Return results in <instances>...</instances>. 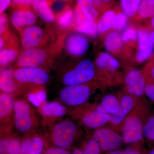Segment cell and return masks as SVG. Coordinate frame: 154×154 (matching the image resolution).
<instances>
[{
	"mask_svg": "<svg viewBox=\"0 0 154 154\" xmlns=\"http://www.w3.org/2000/svg\"><path fill=\"white\" fill-rule=\"evenodd\" d=\"M40 120L33 106L26 99H17L14 102V125L22 133H28L36 130Z\"/></svg>",
	"mask_w": 154,
	"mask_h": 154,
	"instance_id": "obj_1",
	"label": "cell"
},
{
	"mask_svg": "<svg viewBox=\"0 0 154 154\" xmlns=\"http://www.w3.org/2000/svg\"><path fill=\"white\" fill-rule=\"evenodd\" d=\"M77 125L70 119L57 122L51 126L50 140L53 146L67 149L71 146L79 135Z\"/></svg>",
	"mask_w": 154,
	"mask_h": 154,
	"instance_id": "obj_2",
	"label": "cell"
},
{
	"mask_svg": "<svg viewBox=\"0 0 154 154\" xmlns=\"http://www.w3.org/2000/svg\"><path fill=\"white\" fill-rule=\"evenodd\" d=\"M93 85L87 83L77 85L66 86L58 94L60 102L68 106H79L86 103L94 92Z\"/></svg>",
	"mask_w": 154,
	"mask_h": 154,
	"instance_id": "obj_3",
	"label": "cell"
},
{
	"mask_svg": "<svg viewBox=\"0 0 154 154\" xmlns=\"http://www.w3.org/2000/svg\"><path fill=\"white\" fill-rule=\"evenodd\" d=\"M95 74L96 71L93 62L90 60H85L63 75V82L66 86L85 84L92 81Z\"/></svg>",
	"mask_w": 154,
	"mask_h": 154,
	"instance_id": "obj_4",
	"label": "cell"
},
{
	"mask_svg": "<svg viewBox=\"0 0 154 154\" xmlns=\"http://www.w3.org/2000/svg\"><path fill=\"white\" fill-rule=\"evenodd\" d=\"M143 121L141 115L133 113L125 119L122 137L125 143H134L143 139Z\"/></svg>",
	"mask_w": 154,
	"mask_h": 154,
	"instance_id": "obj_5",
	"label": "cell"
},
{
	"mask_svg": "<svg viewBox=\"0 0 154 154\" xmlns=\"http://www.w3.org/2000/svg\"><path fill=\"white\" fill-rule=\"evenodd\" d=\"M14 77L21 84L38 86L46 84L49 79L48 72L39 68H19L14 72Z\"/></svg>",
	"mask_w": 154,
	"mask_h": 154,
	"instance_id": "obj_6",
	"label": "cell"
},
{
	"mask_svg": "<svg viewBox=\"0 0 154 154\" xmlns=\"http://www.w3.org/2000/svg\"><path fill=\"white\" fill-rule=\"evenodd\" d=\"M37 111L43 119L45 125L52 126L67 113L66 107L58 102L43 101L37 106Z\"/></svg>",
	"mask_w": 154,
	"mask_h": 154,
	"instance_id": "obj_7",
	"label": "cell"
},
{
	"mask_svg": "<svg viewBox=\"0 0 154 154\" xmlns=\"http://www.w3.org/2000/svg\"><path fill=\"white\" fill-rule=\"evenodd\" d=\"M93 139L99 143L101 149L105 151L115 150L124 143L122 136L114 131L106 128L96 130L93 133Z\"/></svg>",
	"mask_w": 154,
	"mask_h": 154,
	"instance_id": "obj_8",
	"label": "cell"
},
{
	"mask_svg": "<svg viewBox=\"0 0 154 154\" xmlns=\"http://www.w3.org/2000/svg\"><path fill=\"white\" fill-rule=\"evenodd\" d=\"M13 96L2 92L0 94L1 133L10 132L14 124L15 100Z\"/></svg>",
	"mask_w": 154,
	"mask_h": 154,
	"instance_id": "obj_9",
	"label": "cell"
},
{
	"mask_svg": "<svg viewBox=\"0 0 154 154\" xmlns=\"http://www.w3.org/2000/svg\"><path fill=\"white\" fill-rule=\"evenodd\" d=\"M46 53L40 48L25 50L17 59V63L19 68H39L46 60Z\"/></svg>",
	"mask_w": 154,
	"mask_h": 154,
	"instance_id": "obj_10",
	"label": "cell"
},
{
	"mask_svg": "<svg viewBox=\"0 0 154 154\" xmlns=\"http://www.w3.org/2000/svg\"><path fill=\"white\" fill-rule=\"evenodd\" d=\"M45 149L43 137L35 130L25 134L22 140V149L19 154H42Z\"/></svg>",
	"mask_w": 154,
	"mask_h": 154,
	"instance_id": "obj_11",
	"label": "cell"
},
{
	"mask_svg": "<svg viewBox=\"0 0 154 154\" xmlns=\"http://www.w3.org/2000/svg\"><path fill=\"white\" fill-rule=\"evenodd\" d=\"M127 90L133 96H140L144 93L145 79L143 73L137 69H132L127 74L125 77Z\"/></svg>",
	"mask_w": 154,
	"mask_h": 154,
	"instance_id": "obj_12",
	"label": "cell"
},
{
	"mask_svg": "<svg viewBox=\"0 0 154 154\" xmlns=\"http://www.w3.org/2000/svg\"><path fill=\"white\" fill-rule=\"evenodd\" d=\"M112 118V115L102 113L96 110L84 112L80 116L81 123L89 128L95 129L105 125Z\"/></svg>",
	"mask_w": 154,
	"mask_h": 154,
	"instance_id": "obj_13",
	"label": "cell"
},
{
	"mask_svg": "<svg viewBox=\"0 0 154 154\" xmlns=\"http://www.w3.org/2000/svg\"><path fill=\"white\" fill-rule=\"evenodd\" d=\"M138 50L136 59L139 62H143L148 58L153 51L154 44L146 30H142L138 32Z\"/></svg>",
	"mask_w": 154,
	"mask_h": 154,
	"instance_id": "obj_14",
	"label": "cell"
},
{
	"mask_svg": "<svg viewBox=\"0 0 154 154\" xmlns=\"http://www.w3.org/2000/svg\"><path fill=\"white\" fill-rule=\"evenodd\" d=\"M76 30L92 36H96L98 29L94 20L86 17L78 6L75 10Z\"/></svg>",
	"mask_w": 154,
	"mask_h": 154,
	"instance_id": "obj_15",
	"label": "cell"
},
{
	"mask_svg": "<svg viewBox=\"0 0 154 154\" xmlns=\"http://www.w3.org/2000/svg\"><path fill=\"white\" fill-rule=\"evenodd\" d=\"M66 48L69 54L74 56L83 55L87 51L88 42L87 38L78 33L70 34L67 38Z\"/></svg>",
	"mask_w": 154,
	"mask_h": 154,
	"instance_id": "obj_16",
	"label": "cell"
},
{
	"mask_svg": "<svg viewBox=\"0 0 154 154\" xmlns=\"http://www.w3.org/2000/svg\"><path fill=\"white\" fill-rule=\"evenodd\" d=\"M43 32L38 26L31 25L25 28L22 32V45L25 49L36 47L41 40Z\"/></svg>",
	"mask_w": 154,
	"mask_h": 154,
	"instance_id": "obj_17",
	"label": "cell"
},
{
	"mask_svg": "<svg viewBox=\"0 0 154 154\" xmlns=\"http://www.w3.org/2000/svg\"><path fill=\"white\" fill-rule=\"evenodd\" d=\"M120 106L118 113L112 115V118L109 122L113 125H118L122 122L129 115L134 107L135 102L132 96L124 95L122 96L119 101Z\"/></svg>",
	"mask_w": 154,
	"mask_h": 154,
	"instance_id": "obj_18",
	"label": "cell"
},
{
	"mask_svg": "<svg viewBox=\"0 0 154 154\" xmlns=\"http://www.w3.org/2000/svg\"><path fill=\"white\" fill-rule=\"evenodd\" d=\"M13 25L17 28L33 25L36 22L35 14L28 10H19L14 11L11 16Z\"/></svg>",
	"mask_w": 154,
	"mask_h": 154,
	"instance_id": "obj_19",
	"label": "cell"
},
{
	"mask_svg": "<svg viewBox=\"0 0 154 154\" xmlns=\"http://www.w3.org/2000/svg\"><path fill=\"white\" fill-rule=\"evenodd\" d=\"M119 106L120 103L116 97L112 94H107L103 97L96 110L102 113L114 115L118 113Z\"/></svg>",
	"mask_w": 154,
	"mask_h": 154,
	"instance_id": "obj_20",
	"label": "cell"
},
{
	"mask_svg": "<svg viewBox=\"0 0 154 154\" xmlns=\"http://www.w3.org/2000/svg\"><path fill=\"white\" fill-rule=\"evenodd\" d=\"M96 64L100 69L111 72L116 71L120 66L118 61L106 52L99 54L96 59Z\"/></svg>",
	"mask_w": 154,
	"mask_h": 154,
	"instance_id": "obj_21",
	"label": "cell"
},
{
	"mask_svg": "<svg viewBox=\"0 0 154 154\" xmlns=\"http://www.w3.org/2000/svg\"><path fill=\"white\" fill-rule=\"evenodd\" d=\"M13 79L14 72L11 69H5L1 72V92L12 95L16 93L17 87Z\"/></svg>",
	"mask_w": 154,
	"mask_h": 154,
	"instance_id": "obj_22",
	"label": "cell"
},
{
	"mask_svg": "<svg viewBox=\"0 0 154 154\" xmlns=\"http://www.w3.org/2000/svg\"><path fill=\"white\" fill-rule=\"evenodd\" d=\"M32 5L36 14L42 20L48 22L53 21L54 16L46 0H34Z\"/></svg>",
	"mask_w": 154,
	"mask_h": 154,
	"instance_id": "obj_23",
	"label": "cell"
},
{
	"mask_svg": "<svg viewBox=\"0 0 154 154\" xmlns=\"http://www.w3.org/2000/svg\"><path fill=\"white\" fill-rule=\"evenodd\" d=\"M122 38L120 34L116 31L108 33L105 38V46L107 51L115 53L120 49L122 45Z\"/></svg>",
	"mask_w": 154,
	"mask_h": 154,
	"instance_id": "obj_24",
	"label": "cell"
},
{
	"mask_svg": "<svg viewBox=\"0 0 154 154\" xmlns=\"http://www.w3.org/2000/svg\"><path fill=\"white\" fill-rule=\"evenodd\" d=\"M143 138L149 148L154 146V114L149 115L143 125Z\"/></svg>",
	"mask_w": 154,
	"mask_h": 154,
	"instance_id": "obj_25",
	"label": "cell"
},
{
	"mask_svg": "<svg viewBox=\"0 0 154 154\" xmlns=\"http://www.w3.org/2000/svg\"><path fill=\"white\" fill-rule=\"evenodd\" d=\"M77 3L86 17L94 21L97 19L98 13L94 7V0H77Z\"/></svg>",
	"mask_w": 154,
	"mask_h": 154,
	"instance_id": "obj_26",
	"label": "cell"
},
{
	"mask_svg": "<svg viewBox=\"0 0 154 154\" xmlns=\"http://www.w3.org/2000/svg\"><path fill=\"white\" fill-rule=\"evenodd\" d=\"M116 14L112 10L106 11L102 15L98 24V29L101 33H104L112 27Z\"/></svg>",
	"mask_w": 154,
	"mask_h": 154,
	"instance_id": "obj_27",
	"label": "cell"
},
{
	"mask_svg": "<svg viewBox=\"0 0 154 154\" xmlns=\"http://www.w3.org/2000/svg\"><path fill=\"white\" fill-rule=\"evenodd\" d=\"M142 0H121L123 13L127 17H132L136 14Z\"/></svg>",
	"mask_w": 154,
	"mask_h": 154,
	"instance_id": "obj_28",
	"label": "cell"
},
{
	"mask_svg": "<svg viewBox=\"0 0 154 154\" xmlns=\"http://www.w3.org/2000/svg\"><path fill=\"white\" fill-rule=\"evenodd\" d=\"M139 16L142 19L154 16V0H142L138 11Z\"/></svg>",
	"mask_w": 154,
	"mask_h": 154,
	"instance_id": "obj_29",
	"label": "cell"
},
{
	"mask_svg": "<svg viewBox=\"0 0 154 154\" xmlns=\"http://www.w3.org/2000/svg\"><path fill=\"white\" fill-rule=\"evenodd\" d=\"M9 136L7 147V154H19L22 149V140L19 137Z\"/></svg>",
	"mask_w": 154,
	"mask_h": 154,
	"instance_id": "obj_30",
	"label": "cell"
},
{
	"mask_svg": "<svg viewBox=\"0 0 154 154\" xmlns=\"http://www.w3.org/2000/svg\"><path fill=\"white\" fill-rule=\"evenodd\" d=\"M16 51L11 49H4L0 52V63L2 66H6L14 61L17 57Z\"/></svg>",
	"mask_w": 154,
	"mask_h": 154,
	"instance_id": "obj_31",
	"label": "cell"
},
{
	"mask_svg": "<svg viewBox=\"0 0 154 154\" xmlns=\"http://www.w3.org/2000/svg\"><path fill=\"white\" fill-rule=\"evenodd\" d=\"M127 21V16L124 13H119L116 15L112 25V28L115 30H122L126 26Z\"/></svg>",
	"mask_w": 154,
	"mask_h": 154,
	"instance_id": "obj_32",
	"label": "cell"
},
{
	"mask_svg": "<svg viewBox=\"0 0 154 154\" xmlns=\"http://www.w3.org/2000/svg\"><path fill=\"white\" fill-rule=\"evenodd\" d=\"M143 74L146 82L144 93L147 97L154 103V81L147 75L143 73Z\"/></svg>",
	"mask_w": 154,
	"mask_h": 154,
	"instance_id": "obj_33",
	"label": "cell"
},
{
	"mask_svg": "<svg viewBox=\"0 0 154 154\" xmlns=\"http://www.w3.org/2000/svg\"><path fill=\"white\" fill-rule=\"evenodd\" d=\"M101 149L99 143L92 139L86 143L84 151L85 154H100Z\"/></svg>",
	"mask_w": 154,
	"mask_h": 154,
	"instance_id": "obj_34",
	"label": "cell"
},
{
	"mask_svg": "<svg viewBox=\"0 0 154 154\" xmlns=\"http://www.w3.org/2000/svg\"><path fill=\"white\" fill-rule=\"evenodd\" d=\"M74 16L73 11L68 9L61 15L58 19L59 24L62 27H67L71 23Z\"/></svg>",
	"mask_w": 154,
	"mask_h": 154,
	"instance_id": "obj_35",
	"label": "cell"
},
{
	"mask_svg": "<svg viewBox=\"0 0 154 154\" xmlns=\"http://www.w3.org/2000/svg\"><path fill=\"white\" fill-rule=\"evenodd\" d=\"M137 38V30L133 27H130L125 31L122 34V41L127 42L129 41H134Z\"/></svg>",
	"mask_w": 154,
	"mask_h": 154,
	"instance_id": "obj_36",
	"label": "cell"
},
{
	"mask_svg": "<svg viewBox=\"0 0 154 154\" xmlns=\"http://www.w3.org/2000/svg\"><path fill=\"white\" fill-rule=\"evenodd\" d=\"M42 154H72L67 149L62 148L55 146L45 149Z\"/></svg>",
	"mask_w": 154,
	"mask_h": 154,
	"instance_id": "obj_37",
	"label": "cell"
},
{
	"mask_svg": "<svg viewBox=\"0 0 154 154\" xmlns=\"http://www.w3.org/2000/svg\"><path fill=\"white\" fill-rule=\"evenodd\" d=\"M143 73L150 77L154 81V62H152L148 65Z\"/></svg>",
	"mask_w": 154,
	"mask_h": 154,
	"instance_id": "obj_38",
	"label": "cell"
},
{
	"mask_svg": "<svg viewBox=\"0 0 154 154\" xmlns=\"http://www.w3.org/2000/svg\"><path fill=\"white\" fill-rule=\"evenodd\" d=\"M11 0H0V12L1 14L8 8Z\"/></svg>",
	"mask_w": 154,
	"mask_h": 154,
	"instance_id": "obj_39",
	"label": "cell"
},
{
	"mask_svg": "<svg viewBox=\"0 0 154 154\" xmlns=\"http://www.w3.org/2000/svg\"><path fill=\"white\" fill-rule=\"evenodd\" d=\"M14 3L21 5H29L33 4L34 0H13Z\"/></svg>",
	"mask_w": 154,
	"mask_h": 154,
	"instance_id": "obj_40",
	"label": "cell"
},
{
	"mask_svg": "<svg viewBox=\"0 0 154 154\" xmlns=\"http://www.w3.org/2000/svg\"><path fill=\"white\" fill-rule=\"evenodd\" d=\"M123 154H141L140 152L135 149L128 148L123 152Z\"/></svg>",
	"mask_w": 154,
	"mask_h": 154,
	"instance_id": "obj_41",
	"label": "cell"
},
{
	"mask_svg": "<svg viewBox=\"0 0 154 154\" xmlns=\"http://www.w3.org/2000/svg\"><path fill=\"white\" fill-rule=\"evenodd\" d=\"M111 0H94V5L96 6H101L105 3L109 2Z\"/></svg>",
	"mask_w": 154,
	"mask_h": 154,
	"instance_id": "obj_42",
	"label": "cell"
},
{
	"mask_svg": "<svg viewBox=\"0 0 154 154\" xmlns=\"http://www.w3.org/2000/svg\"><path fill=\"white\" fill-rule=\"evenodd\" d=\"M7 22H8V19L5 14H1V17H0V25H6Z\"/></svg>",
	"mask_w": 154,
	"mask_h": 154,
	"instance_id": "obj_43",
	"label": "cell"
},
{
	"mask_svg": "<svg viewBox=\"0 0 154 154\" xmlns=\"http://www.w3.org/2000/svg\"><path fill=\"white\" fill-rule=\"evenodd\" d=\"M72 154H85L84 151L82 150L79 149H75L73 150Z\"/></svg>",
	"mask_w": 154,
	"mask_h": 154,
	"instance_id": "obj_44",
	"label": "cell"
},
{
	"mask_svg": "<svg viewBox=\"0 0 154 154\" xmlns=\"http://www.w3.org/2000/svg\"><path fill=\"white\" fill-rule=\"evenodd\" d=\"M107 154H123V152L119 150H113Z\"/></svg>",
	"mask_w": 154,
	"mask_h": 154,
	"instance_id": "obj_45",
	"label": "cell"
},
{
	"mask_svg": "<svg viewBox=\"0 0 154 154\" xmlns=\"http://www.w3.org/2000/svg\"><path fill=\"white\" fill-rule=\"evenodd\" d=\"M4 44H5V43H4V40L2 37H1V38H0V48H1V50L2 49L4 46Z\"/></svg>",
	"mask_w": 154,
	"mask_h": 154,
	"instance_id": "obj_46",
	"label": "cell"
},
{
	"mask_svg": "<svg viewBox=\"0 0 154 154\" xmlns=\"http://www.w3.org/2000/svg\"><path fill=\"white\" fill-rule=\"evenodd\" d=\"M150 25L151 28L154 30V16L152 17L151 20L150 21Z\"/></svg>",
	"mask_w": 154,
	"mask_h": 154,
	"instance_id": "obj_47",
	"label": "cell"
},
{
	"mask_svg": "<svg viewBox=\"0 0 154 154\" xmlns=\"http://www.w3.org/2000/svg\"><path fill=\"white\" fill-rule=\"evenodd\" d=\"M150 38L154 44V30L150 34Z\"/></svg>",
	"mask_w": 154,
	"mask_h": 154,
	"instance_id": "obj_48",
	"label": "cell"
},
{
	"mask_svg": "<svg viewBox=\"0 0 154 154\" xmlns=\"http://www.w3.org/2000/svg\"><path fill=\"white\" fill-rule=\"evenodd\" d=\"M147 154H154V146L151 149L150 151Z\"/></svg>",
	"mask_w": 154,
	"mask_h": 154,
	"instance_id": "obj_49",
	"label": "cell"
}]
</instances>
